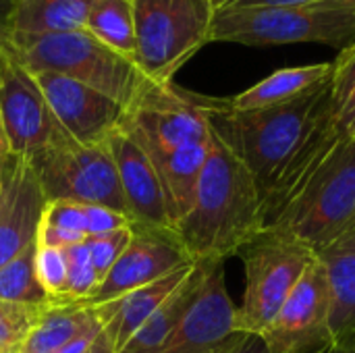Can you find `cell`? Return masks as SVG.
Here are the masks:
<instances>
[{"mask_svg":"<svg viewBox=\"0 0 355 353\" xmlns=\"http://www.w3.org/2000/svg\"><path fill=\"white\" fill-rule=\"evenodd\" d=\"M212 133L248 166L264 202V229L345 141L331 110V79L285 104L235 110L204 98Z\"/></svg>","mask_w":355,"mask_h":353,"instance_id":"cell-1","label":"cell"},{"mask_svg":"<svg viewBox=\"0 0 355 353\" xmlns=\"http://www.w3.org/2000/svg\"><path fill=\"white\" fill-rule=\"evenodd\" d=\"M262 233V193L248 166L212 133L193 206L175 235L193 262L223 264Z\"/></svg>","mask_w":355,"mask_h":353,"instance_id":"cell-2","label":"cell"},{"mask_svg":"<svg viewBox=\"0 0 355 353\" xmlns=\"http://www.w3.org/2000/svg\"><path fill=\"white\" fill-rule=\"evenodd\" d=\"M8 52L29 73H58L85 83L129 108L152 85L141 69L121 52L102 44L87 29L62 33H8Z\"/></svg>","mask_w":355,"mask_h":353,"instance_id":"cell-3","label":"cell"},{"mask_svg":"<svg viewBox=\"0 0 355 353\" xmlns=\"http://www.w3.org/2000/svg\"><path fill=\"white\" fill-rule=\"evenodd\" d=\"M355 225V141L345 139L264 229L318 254Z\"/></svg>","mask_w":355,"mask_h":353,"instance_id":"cell-4","label":"cell"},{"mask_svg":"<svg viewBox=\"0 0 355 353\" xmlns=\"http://www.w3.org/2000/svg\"><path fill=\"white\" fill-rule=\"evenodd\" d=\"M135 27V64L158 85H171L175 73L212 35L216 8L210 0H131Z\"/></svg>","mask_w":355,"mask_h":353,"instance_id":"cell-5","label":"cell"},{"mask_svg":"<svg viewBox=\"0 0 355 353\" xmlns=\"http://www.w3.org/2000/svg\"><path fill=\"white\" fill-rule=\"evenodd\" d=\"M210 42L258 48L327 44L341 50L355 42V15L320 6H231L216 10Z\"/></svg>","mask_w":355,"mask_h":353,"instance_id":"cell-6","label":"cell"},{"mask_svg":"<svg viewBox=\"0 0 355 353\" xmlns=\"http://www.w3.org/2000/svg\"><path fill=\"white\" fill-rule=\"evenodd\" d=\"M239 256L245 264V293L237 308V329L262 335L316 254L289 237L264 231Z\"/></svg>","mask_w":355,"mask_h":353,"instance_id":"cell-7","label":"cell"},{"mask_svg":"<svg viewBox=\"0 0 355 353\" xmlns=\"http://www.w3.org/2000/svg\"><path fill=\"white\" fill-rule=\"evenodd\" d=\"M29 162L46 202L94 204L129 216L108 144L81 146L67 135Z\"/></svg>","mask_w":355,"mask_h":353,"instance_id":"cell-8","label":"cell"},{"mask_svg":"<svg viewBox=\"0 0 355 353\" xmlns=\"http://www.w3.org/2000/svg\"><path fill=\"white\" fill-rule=\"evenodd\" d=\"M121 129L156 164L175 150L210 141L212 129L202 96L171 85L152 83L127 108Z\"/></svg>","mask_w":355,"mask_h":353,"instance_id":"cell-9","label":"cell"},{"mask_svg":"<svg viewBox=\"0 0 355 353\" xmlns=\"http://www.w3.org/2000/svg\"><path fill=\"white\" fill-rule=\"evenodd\" d=\"M0 121L17 158L33 160L69 133L50 110L33 73L0 48Z\"/></svg>","mask_w":355,"mask_h":353,"instance_id":"cell-10","label":"cell"},{"mask_svg":"<svg viewBox=\"0 0 355 353\" xmlns=\"http://www.w3.org/2000/svg\"><path fill=\"white\" fill-rule=\"evenodd\" d=\"M329 318L327 273L314 256L262 339L270 353H327L333 350Z\"/></svg>","mask_w":355,"mask_h":353,"instance_id":"cell-11","label":"cell"},{"mask_svg":"<svg viewBox=\"0 0 355 353\" xmlns=\"http://www.w3.org/2000/svg\"><path fill=\"white\" fill-rule=\"evenodd\" d=\"M60 127L81 146H102L121 129L127 108L106 94L58 73H33Z\"/></svg>","mask_w":355,"mask_h":353,"instance_id":"cell-12","label":"cell"},{"mask_svg":"<svg viewBox=\"0 0 355 353\" xmlns=\"http://www.w3.org/2000/svg\"><path fill=\"white\" fill-rule=\"evenodd\" d=\"M191 262L193 260L185 252L175 231L146 229L133 225V237L127 250L106 273L87 304L100 306L106 302H114L131 293L133 289L150 285Z\"/></svg>","mask_w":355,"mask_h":353,"instance_id":"cell-13","label":"cell"},{"mask_svg":"<svg viewBox=\"0 0 355 353\" xmlns=\"http://www.w3.org/2000/svg\"><path fill=\"white\" fill-rule=\"evenodd\" d=\"M239 335L237 308L225 287L223 264L216 262L183 320L154 353H220Z\"/></svg>","mask_w":355,"mask_h":353,"instance_id":"cell-14","label":"cell"},{"mask_svg":"<svg viewBox=\"0 0 355 353\" xmlns=\"http://www.w3.org/2000/svg\"><path fill=\"white\" fill-rule=\"evenodd\" d=\"M0 268L37 239L46 198L29 160L12 156L0 171Z\"/></svg>","mask_w":355,"mask_h":353,"instance_id":"cell-15","label":"cell"},{"mask_svg":"<svg viewBox=\"0 0 355 353\" xmlns=\"http://www.w3.org/2000/svg\"><path fill=\"white\" fill-rule=\"evenodd\" d=\"M108 150L114 158L123 198L133 225L173 231L164 187L150 156L123 129H116L108 137Z\"/></svg>","mask_w":355,"mask_h":353,"instance_id":"cell-16","label":"cell"},{"mask_svg":"<svg viewBox=\"0 0 355 353\" xmlns=\"http://www.w3.org/2000/svg\"><path fill=\"white\" fill-rule=\"evenodd\" d=\"M316 258L329 283L331 343L333 350H345L355 343V225Z\"/></svg>","mask_w":355,"mask_h":353,"instance_id":"cell-17","label":"cell"},{"mask_svg":"<svg viewBox=\"0 0 355 353\" xmlns=\"http://www.w3.org/2000/svg\"><path fill=\"white\" fill-rule=\"evenodd\" d=\"M116 312L114 302L92 306L81 304H54L50 306L33 331L27 335L19 353H56L94 325H108Z\"/></svg>","mask_w":355,"mask_h":353,"instance_id":"cell-18","label":"cell"},{"mask_svg":"<svg viewBox=\"0 0 355 353\" xmlns=\"http://www.w3.org/2000/svg\"><path fill=\"white\" fill-rule=\"evenodd\" d=\"M216 262H193V268L183 279V283L162 302V306L141 325V329L127 341V345L119 353H154L158 352L177 325L183 320L187 310L191 308L196 295L202 289V283Z\"/></svg>","mask_w":355,"mask_h":353,"instance_id":"cell-19","label":"cell"},{"mask_svg":"<svg viewBox=\"0 0 355 353\" xmlns=\"http://www.w3.org/2000/svg\"><path fill=\"white\" fill-rule=\"evenodd\" d=\"M333 62H316L304 67H287L270 73L256 85L229 100L235 110H258L302 98L331 79Z\"/></svg>","mask_w":355,"mask_h":353,"instance_id":"cell-20","label":"cell"},{"mask_svg":"<svg viewBox=\"0 0 355 353\" xmlns=\"http://www.w3.org/2000/svg\"><path fill=\"white\" fill-rule=\"evenodd\" d=\"M92 0H10L8 33L42 35L85 29Z\"/></svg>","mask_w":355,"mask_h":353,"instance_id":"cell-21","label":"cell"},{"mask_svg":"<svg viewBox=\"0 0 355 353\" xmlns=\"http://www.w3.org/2000/svg\"><path fill=\"white\" fill-rule=\"evenodd\" d=\"M210 141L183 146L154 164L164 187L166 206H168V214L173 221V231L193 206L198 183H200V177H202V171L210 152Z\"/></svg>","mask_w":355,"mask_h":353,"instance_id":"cell-22","label":"cell"},{"mask_svg":"<svg viewBox=\"0 0 355 353\" xmlns=\"http://www.w3.org/2000/svg\"><path fill=\"white\" fill-rule=\"evenodd\" d=\"M193 268L191 264H185L181 268H177L175 273L144 285L139 289H133L131 293L114 300L116 304V312L110 320L112 329H114V341H116V353L121 352L127 341L141 329V325L162 306V302L183 283V279L189 275V270Z\"/></svg>","mask_w":355,"mask_h":353,"instance_id":"cell-23","label":"cell"},{"mask_svg":"<svg viewBox=\"0 0 355 353\" xmlns=\"http://www.w3.org/2000/svg\"><path fill=\"white\" fill-rule=\"evenodd\" d=\"M85 29L92 35H96L102 44L133 60L135 27L131 0H92Z\"/></svg>","mask_w":355,"mask_h":353,"instance_id":"cell-24","label":"cell"},{"mask_svg":"<svg viewBox=\"0 0 355 353\" xmlns=\"http://www.w3.org/2000/svg\"><path fill=\"white\" fill-rule=\"evenodd\" d=\"M35 254H37V239L0 268V300L31 304V306L56 304L54 300H50V295L44 291V287L37 281Z\"/></svg>","mask_w":355,"mask_h":353,"instance_id":"cell-25","label":"cell"},{"mask_svg":"<svg viewBox=\"0 0 355 353\" xmlns=\"http://www.w3.org/2000/svg\"><path fill=\"white\" fill-rule=\"evenodd\" d=\"M331 110L339 133L355 141V42L341 48L333 60Z\"/></svg>","mask_w":355,"mask_h":353,"instance_id":"cell-26","label":"cell"},{"mask_svg":"<svg viewBox=\"0 0 355 353\" xmlns=\"http://www.w3.org/2000/svg\"><path fill=\"white\" fill-rule=\"evenodd\" d=\"M62 254H64V260H67V295H64V304L87 302L102 283L98 270L92 264L87 239L64 248Z\"/></svg>","mask_w":355,"mask_h":353,"instance_id":"cell-27","label":"cell"},{"mask_svg":"<svg viewBox=\"0 0 355 353\" xmlns=\"http://www.w3.org/2000/svg\"><path fill=\"white\" fill-rule=\"evenodd\" d=\"M48 308L50 306L0 300V353H19L27 335L33 331Z\"/></svg>","mask_w":355,"mask_h":353,"instance_id":"cell-28","label":"cell"},{"mask_svg":"<svg viewBox=\"0 0 355 353\" xmlns=\"http://www.w3.org/2000/svg\"><path fill=\"white\" fill-rule=\"evenodd\" d=\"M35 273L44 291L56 304H64L67 295V260L62 250L56 248H37L35 254Z\"/></svg>","mask_w":355,"mask_h":353,"instance_id":"cell-29","label":"cell"},{"mask_svg":"<svg viewBox=\"0 0 355 353\" xmlns=\"http://www.w3.org/2000/svg\"><path fill=\"white\" fill-rule=\"evenodd\" d=\"M131 237H133V225L123 227V229L112 231V233H106V235H100V237H89L87 239L92 264L98 270L100 279H104L106 273L112 268V264L121 258V254L127 250Z\"/></svg>","mask_w":355,"mask_h":353,"instance_id":"cell-30","label":"cell"},{"mask_svg":"<svg viewBox=\"0 0 355 353\" xmlns=\"http://www.w3.org/2000/svg\"><path fill=\"white\" fill-rule=\"evenodd\" d=\"M42 223L79 233L87 239L83 204L77 202H46L42 212Z\"/></svg>","mask_w":355,"mask_h":353,"instance_id":"cell-31","label":"cell"},{"mask_svg":"<svg viewBox=\"0 0 355 353\" xmlns=\"http://www.w3.org/2000/svg\"><path fill=\"white\" fill-rule=\"evenodd\" d=\"M83 212H85V231H87V239L89 237H100L112 231H119L123 227H131V218L104 208V206H94V204H83Z\"/></svg>","mask_w":355,"mask_h":353,"instance_id":"cell-32","label":"cell"},{"mask_svg":"<svg viewBox=\"0 0 355 353\" xmlns=\"http://www.w3.org/2000/svg\"><path fill=\"white\" fill-rule=\"evenodd\" d=\"M85 241L83 235L60 229V227H52V225H44L40 223L37 229V248H56V250H64L73 243Z\"/></svg>","mask_w":355,"mask_h":353,"instance_id":"cell-33","label":"cell"},{"mask_svg":"<svg viewBox=\"0 0 355 353\" xmlns=\"http://www.w3.org/2000/svg\"><path fill=\"white\" fill-rule=\"evenodd\" d=\"M220 353H270L262 335H252V333H241L231 345H227Z\"/></svg>","mask_w":355,"mask_h":353,"instance_id":"cell-34","label":"cell"},{"mask_svg":"<svg viewBox=\"0 0 355 353\" xmlns=\"http://www.w3.org/2000/svg\"><path fill=\"white\" fill-rule=\"evenodd\" d=\"M106 325H94L92 329H87L85 333H81L77 339H73L69 345H64L60 352L56 353H89L92 350V345H94V341L98 339V335L102 333V329H104Z\"/></svg>","mask_w":355,"mask_h":353,"instance_id":"cell-35","label":"cell"},{"mask_svg":"<svg viewBox=\"0 0 355 353\" xmlns=\"http://www.w3.org/2000/svg\"><path fill=\"white\" fill-rule=\"evenodd\" d=\"M322 0H239L233 6H316Z\"/></svg>","mask_w":355,"mask_h":353,"instance_id":"cell-36","label":"cell"},{"mask_svg":"<svg viewBox=\"0 0 355 353\" xmlns=\"http://www.w3.org/2000/svg\"><path fill=\"white\" fill-rule=\"evenodd\" d=\"M89 353H116V341H114V329L112 325L108 322L102 333L98 335V339L94 341Z\"/></svg>","mask_w":355,"mask_h":353,"instance_id":"cell-37","label":"cell"},{"mask_svg":"<svg viewBox=\"0 0 355 353\" xmlns=\"http://www.w3.org/2000/svg\"><path fill=\"white\" fill-rule=\"evenodd\" d=\"M320 8H333V10H341V12H352L355 15V0H322L320 4H316Z\"/></svg>","mask_w":355,"mask_h":353,"instance_id":"cell-38","label":"cell"},{"mask_svg":"<svg viewBox=\"0 0 355 353\" xmlns=\"http://www.w3.org/2000/svg\"><path fill=\"white\" fill-rule=\"evenodd\" d=\"M12 154H10V146H8V139H6V133H4V127H2V121H0V171L10 162Z\"/></svg>","mask_w":355,"mask_h":353,"instance_id":"cell-39","label":"cell"},{"mask_svg":"<svg viewBox=\"0 0 355 353\" xmlns=\"http://www.w3.org/2000/svg\"><path fill=\"white\" fill-rule=\"evenodd\" d=\"M6 40H8V31H6V19L0 17V48L6 46Z\"/></svg>","mask_w":355,"mask_h":353,"instance_id":"cell-40","label":"cell"},{"mask_svg":"<svg viewBox=\"0 0 355 353\" xmlns=\"http://www.w3.org/2000/svg\"><path fill=\"white\" fill-rule=\"evenodd\" d=\"M210 2L214 4V8H216V10H223V8H229V6L237 4L239 0H210Z\"/></svg>","mask_w":355,"mask_h":353,"instance_id":"cell-41","label":"cell"},{"mask_svg":"<svg viewBox=\"0 0 355 353\" xmlns=\"http://www.w3.org/2000/svg\"><path fill=\"white\" fill-rule=\"evenodd\" d=\"M333 353H355V343L349 345V347H345V350H333Z\"/></svg>","mask_w":355,"mask_h":353,"instance_id":"cell-42","label":"cell"},{"mask_svg":"<svg viewBox=\"0 0 355 353\" xmlns=\"http://www.w3.org/2000/svg\"><path fill=\"white\" fill-rule=\"evenodd\" d=\"M0 193H2V183H0Z\"/></svg>","mask_w":355,"mask_h":353,"instance_id":"cell-43","label":"cell"},{"mask_svg":"<svg viewBox=\"0 0 355 353\" xmlns=\"http://www.w3.org/2000/svg\"><path fill=\"white\" fill-rule=\"evenodd\" d=\"M327 353H333V350H331V352H327Z\"/></svg>","mask_w":355,"mask_h":353,"instance_id":"cell-44","label":"cell"}]
</instances>
